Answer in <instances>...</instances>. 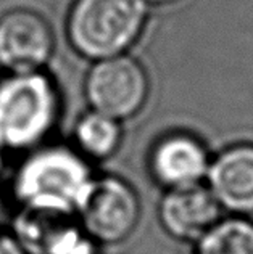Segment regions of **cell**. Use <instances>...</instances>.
I'll return each mask as SVG.
<instances>
[{"label":"cell","instance_id":"obj_2","mask_svg":"<svg viewBox=\"0 0 253 254\" xmlns=\"http://www.w3.org/2000/svg\"><path fill=\"white\" fill-rule=\"evenodd\" d=\"M145 16L144 0H76L68 18L70 42L87 58L118 57L136 42Z\"/></svg>","mask_w":253,"mask_h":254},{"label":"cell","instance_id":"obj_7","mask_svg":"<svg viewBox=\"0 0 253 254\" xmlns=\"http://www.w3.org/2000/svg\"><path fill=\"white\" fill-rule=\"evenodd\" d=\"M53 36L34 11L13 10L0 16V66L10 72H34L47 63Z\"/></svg>","mask_w":253,"mask_h":254},{"label":"cell","instance_id":"obj_5","mask_svg":"<svg viewBox=\"0 0 253 254\" xmlns=\"http://www.w3.org/2000/svg\"><path fill=\"white\" fill-rule=\"evenodd\" d=\"M85 95L94 111L119 121L142 108L149 95V79L132 58H105L90 69Z\"/></svg>","mask_w":253,"mask_h":254},{"label":"cell","instance_id":"obj_12","mask_svg":"<svg viewBox=\"0 0 253 254\" xmlns=\"http://www.w3.org/2000/svg\"><path fill=\"white\" fill-rule=\"evenodd\" d=\"M197 254H253V224L245 219L215 224L198 240Z\"/></svg>","mask_w":253,"mask_h":254},{"label":"cell","instance_id":"obj_9","mask_svg":"<svg viewBox=\"0 0 253 254\" xmlns=\"http://www.w3.org/2000/svg\"><path fill=\"white\" fill-rule=\"evenodd\" d=\"M210 190L221 208L253 212V145L224 150L208 168Z\"/></svg>","mask_w":253,"mask_h":254},{"label":"cell","instance_id":"obj_14","mask_svg":"<svg viewBox=\"0 0 253 254\" xmlns=\"http://www.w3.org/2000/svg\"><path fill=\"white\" fill-rule=\"evenodd\" d=\"M152 3H169V2H174V0H149Z\"/></svg>","mask_w":253,"mask_h":254},{"label":"cell","instance_id":"obj_15","mask_svg":"<svg viewBox=\"0 0 253 254\" xmlns=\"http://www.w3.org/2000/svg\"><path fill=\"white\" fill-rule=\"evenodd\" d=\"M0 166H2V148H0Z\"/></svg>","mask_w":253,"mask_h":254},{"label":"cell","instance_id":"obj_3","mask_svg":"<svg viewBox=\"0 0 253 254\" xmlns=\"http://www.w3.org/2000/svg\"><path fill=\"white\" fill-rule=\"evenodd\" d=\"M94 179L84 159L63 146L34 153L24 161L15 180L23 204L78 212Z\"/></svg>","mask_w":253,"mask_h":254},{"label":"cell","instance_id":"obj_1","mask_svg":"<svg viewBox=\"0 0 253 254\" xmlns=\"http://www.w3.org/2000/svg\"><path fill=\"white\" fill-rule=\"evenodd\" d=\"M58 116V95L42 72H11L0 81V148L23 150L47 135Z\"/></svg>","mask_w":253,"mask_h":254},{"label":"cell","instance_id":"obj_16","mask_svg":"<svg viewBox=\"0 0 253 254\" xmlns=\"http://www.w3.org/2000/svg\"><path fill=\"white\" fill-rule=\"evenodd\" d=\"M0 211H2V209H0Z\"/></svg>","mask_w":253,"mask_h":254},{"label":"cell","instance_id":"obj_6","mask_svg":"<svg viewBox=\"0 0 253 254\" xmlns=\"http://www.w3.org/2000/svg\"><path fill=\"white\" fill-rule=\"evenodd\" d=\"M13 230L26 254H94L75 211L24 204Z\"/></svg>","mask_w":253,"mask_h":254},{"label":"cell","instance_id":"obj_11","mask_svg":"<svg viewBox=\"0 0 253 254\" xmlns=\"http://www.w3.org/2000/svg\"><path fill=\"white\" fill-rule=\"evenodd\" d=\"M75 137L84 155L94 159H105L116 151L121 140V129L115 119L92 111L79 119Z\"/></svg>","mask_w":253,"mask_h":254},{"label":"cell","instance_id":"obj_8","mask_svg":"<svg viewBox=\"0 0 253 254\" xmlns=\"http://www.w3.org/2000/svg\"><path fill=\"white\" fill-rule=\"evenodd\" d=\"M221 206L200 184L169 189L160 203L163 229L177 240H200L219 222Z\"/></svg>","mask_w":253,"mask_h":254},{"label":"cell","instance_id":"obj_10","mask_svg":"<svg viewBox=\"0 0 253 254\" xmlns=\"http://www.w3.org/2000/svg\"><path fill=\"white\" fill-rule=\"evenodd\" d=\"M153 177L168 189L200 184L210 168L202 143L182 133L163 138L152 153Z\"/></svg>","mask_w":253,"mask_h":254},{"label":"cell","instance_id":"obj_13","mask_svg":"<svg viewBox=\"0 0 253 254\" xmlns=\"http://www.w3.org/2000/svg\"><path fill=\"white\" fill-rule=\"evenodd\" d=\"M0 254H26L15 237L0 235Z\"/></svg>","mask_w":253,"mask_h":254},{"label":"cell","instance_id":"obj_4","mask_svg":"<svg viewBox=\"0 0 253 254\" xmlns=\"http://www.w3.org/2000/svg\"><path fill=\"white\" fill-rule=\"evenodd\" d=\"M139 199L131 187L116 177L94 180L78 209L84 232L98 243L126 240L139 222Z\"/></svg>","mask_w":253,"mask_h":254}]
</instances>
